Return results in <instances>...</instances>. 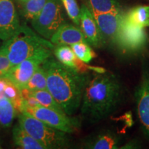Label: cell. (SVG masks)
<instances>
[{
  "label": "cell",
  "instance_id": "e0dca14e",
  "mask_svg": "<svg viewBox=\"0 0 149 149\" xmlns=\"http://www.w3.org/2000/svg\"><path fill=\"white\" fill-rule=\"evenodd\" d=\"M13 138L15 144L20 148L45 149V147L29 135L19 124L15 126L13 129Z\"/></svg>",
  "mask_w": 149,
  "mask_h": 149
},
{
  "label": "cell",
  "instance_id": "ac0fdd59",
  "mask_svg": "<svg viewBox=\"0 0 149 149\" xmlns=\"http://www.w3.org/2000/svg\"><path fill=\"white\" fill-rule=\"evenodd\" d=\"M88 6L93 15L123 11L117 0H88Z\"/></svg>",
  "mask_w": 149,
  "mask_h": 149
},
{
  "label": "cell",
  "instance_id": "9c48e42d",
  "mask_svg": "<svg viewBox=\"0 0 149 149\" xmlns=\"http://www.w3.org/2000/svg\"><path fill=\"white\" fill-rule=\"evenodd\" d=\"M21 26L14 0H0V40L10 39L19 31Z\"/></svg>",
  "mask_w": 149,
  "mask_h": 149
},
{
  "label": "cell",
  "instance_id": "9a60e30c",
  "mask_svg": "<svg viewBox=\"0 0 149 149\" xmlns=\"http://www.w3.org/2000/svg\"><path fill=\"white\" fill-rule=\"evenodd\" d=\"M121 138L111 131H104L88 141L85 146L92 149H117L122 146Z\"/></svg>",
  "mask_w": 149,
  "mask_h": 149
},
{
  "label": "cell",
  "instance_id": "d4e9b609",
  "mask_svg": "<svg viewBox=\"0 0 149 149\" xmlns=\"http://www.w3.org/2000/svg\"><path fill=\"white\" fill-rule=\"evenodd\" d=\"M13 66L2 48H0V78H4Z\"/></svg>",
  "mask_w": 149,
  "mask_h": 149
},
{
  "label": "cell",
  "instance_id": "ba28073f",
  "mask_svg": "<svg viewBox=\"0 0 149 149\" xmlns=\"http://www.w3.org/2000/svg\"><path fill=\"white\" fill-rule=\"evenodd\" d=\"M137 113L143 133L149 141V71L143 70L135 91Z\"/></svg>",
  "mask_w": 149,
  "mask_h": 149
},
{
  "label": "cell",
  "instance_id": "7a4b0ae2",
  "mask_svg": "<svg viewBox=\"0 0 149 149\" xmlns=\"http://www.w3.org/2000/svg\"><path fill=\"white\" fill-rule=\"evenodd\" d=\"M42 65L46 72L47 90L64 113L71 116L80 108L91 74L64 66L52 57Z\"/></svg>",
  "mask_w": 149,
  "mask_h": 149
},
{
  "label": "cell",
  "instance_id": "7402d4cb",
  "mask_svg": "<svg viewBox=\"0 0 149 149\" xmlns=\"http://www.w3.org/2000/svg\"><path fill=\"white\" fill-rule=\"evenodd\" d=\"M47 0H28L22 4V15L27 20L36 17L45 6Z\"/></svg>",
  "mask_w": 149,
  "mask_h": 149
},
{
  "label": "cell",
  "instance_id": "30bf717a",
  "mask_svg": "<svg viewBox=\"0 0 149 149\" xmlns=\"http://www.w3.org/2000/svg\"><path fill=\"white\" fill-rule=\"evenodd\" d=\"M46 59H48L36 57L24 60L13 66L4 78L10 80L19 90L25 88L37 67Z\"/></svg>",
  "mask_w": 149,
  "mask_h": 149
},
{
  "label": "cell",
  "instance_id": "8fae6325",
  "mask_svg": "<svg viewBox=\"0 0 149 149\" xmlns=\"http://www.w3.org/2000/svg\"><path fill=\"white\" fill-rule=\"evenodd\" d=\"M124 13H108L93 15L104 42L115 44V40L124 19Z\"/></svg>",
  "mask_w": 149,
  "mask_h": 149
},
{
  "label": "cell",
  "instance_id": "484cf974",
  "mask_svg": "<svg viewBox=\"0 0 149 149\" xmlns=\"http://www.w3.org/2000/svg\"><path fill=\"white\" fill-rule=\"evenodd\" d=\"M7 84L6 78H0V96L4 95L3 92Z\"/></svg>",
  "mask_w": 149,
  "mask_h": 149
},
{
  "label": "cell",
  "instance_id": "4fadbf2b",
  "mask_svg": "<svg viewBox=\"0 0 149 149\" xmlns=\"http://www.w3.org/2000/svg\"><path fill=\"white\" fill-rule=\"evenodd\" d=\"M53 53L55 57L59 62L64 66L74 68L79 71L86 72V69L93 70L97 72H102L106 71L102 68H98L95 66H88L84 64V62L78 59L74 53L70 46L58 45L55 46L53 49Z\"/></svg>",
  "mask_w": 149,
  "mask_h": 149
},
{
  "label": "cell",
  "instance_id": "7c38bea8",
  "mask_svg": "<svg viewBox=\"0 0 149 149\" xmlns=\"http://www.w3.org/2000/svg\"><path fill=\"white\" fill-rule=\"evenodd\" d=\"M80 26L88 44L94 48H100L104 44L94 16L88 7L83 4L80 8Z\"/></svg>",
  "mask_w": 149,
  "mask_h": 149
},
{
  "label": "cell",
  "instance_id": "5b68a950",
  "mask_svg": "<svg viewBox=\"0 0 149 149\" xmlns=\"http://www.w3.org/2000/svg\"><path fill=\"white\" fill-rule=\"evenodd\" d=\"M64 22L60 0H47L40 13L31 20L33 29L46 40H50Z\"/></svg>",
  "mask_w": 149,
  "mask_h": 149
},
{
  "label": "cell",
  "instance_id": "603a6c76",
  "mask_svg": "<svg viewBox=\"0 0 149 149\" xmlns=\"http://www.w3.org/2000/svg\"><path fill=\"white\" fill-rule=\"evenodd\" d=\"M78 59L88 64L95 57V54L88 43L78 42L70 46Z\"/></svg>",
  "mask_w": 149,
  "mask_h": 149
},
{
  "label": "cell",
  "instance_id": "2e32d148",
  "mask_svg": "<svg viewBox=\"0 0 149 149\" xmlns=\"http://www.w3.org/2000/svg\"><path fill=\"white\" fill-rule=\"evenodd\" d=\"M124 21L134 26L149 27V6H137L124 15Z\"/></svg>",
  "mask_w": 149,
  "mask_h": 149
},
{
  "label": "cell",
  "instance_id": "cb8c5ba5",
  "mask_svg": "<svg viewBox=\"0 0 149 149\" xmlns=\"http://www.w3.org/2000/svg\"><path fill=\"white\" fill-rule=\"evenodd\" d=\"M67 15L75 25L80 24V8L76 0H60Z\"/></svg>",
  "mask_w": 149,
  "mask_h": 149
},
{
  "label": "cell",
  "instance_id": "6da1fadb",
  "mask_svg": "<svg viewBox=\"0 0 149 149\" xmlns=\"http://www.w3.org/2000/svg\"><path fill=\"white\" fill-rule=\"evenodd\" d=\"M124 97L122 81L111 72H95L91 74L81 108V118L91 123L105 120L122 104Z\"/></svg>",
  "mask_w": 149,
  "mask_h": 149
},
{
  "label": "cell",
  "instance_id": "83f0119b",
  "mask_svg": "<svg viewBox=\"0 0 149 149\" xmlns=\"http://www.w3.org/2000/svg\"><path fill=\"white\" fill-rule=\"evenodd\" d=\"M0 148H1V146H0Z\"/></svg>",
  "mask_w": 149,
  "mask_h": 149
},
{
  "label": "cell",
  "instance_id": "52a82bcc",
  "mask_svg": "<svg viewBox=\"0 0 149 149\" xmlns=\"http://www.w3.org/2000/svg\"><path fill=\"white\" fill-rule=\"evenodd\" d=\"M148 37L145 29L134 26L124 21L117 33L115 44L126 53H137L146 47Z\"/></svg>",
  "mask_w": 149,
  "mask_h": 149
},
{
  "label": "cell",
  "instance_id": "3957f363",
  "mask_svg": "<svg viewBox=\"0 0 149 149\" xmlns=\"http://www.w3.org/2000/svg\"><path fill=\"white\" fill-rule=\"evenodd\" d=\"M55 45L51 42L38 36L26 26H21L19 31L4 41L2 48L13 66L26 59L41 57H52Z\"/></svg>",
  "mask_w": 149,
  "mask_h": 149
},
{
  "label": "cell",
  "instance_id": "4316f807",
  "mask_svg": "<svg viewBox=\"0 0 149 149\" xmlns=\"http://www.w3.org/2000/svg\"><path fill=\"white\" fill-rule=\"evenodd\" d=\"M16 1H17V2L19 3V4L22 5V4H23V3H25L26 1H27L28 0H16Z\"/></svg>",
  "mask_w": 149,
  "mask_h": 149
},
{
  "label": "cell",
  "instance_id": "8992f818",
  "mask_svg": "<svg viewBox=\"0 0 149 149\" xmlns=\"http://www.w3.org/2000/svg\"><path fill=\"white\" fill-rule=\"evenodd\" d=\"M23 112L29 113L51 127L68 134L74 133L80 126L77 118L41 105L34 108H25Z\"/></svg>",
  "mask_w": 149,
  "mask_h": 149
},
{
  "label": "cell",
  "instance_id": "5bb4252c",
  "mask_svg": "<svg viewBox=\"0 0 149 149\" xmlns=\"http://www.w3.org/2000/svg\"><path fill=\"white\" fill-rule=\"evenodd\" d=\"M50 40L55 46H71L78 42L88 43L81 29L65 22L59 27Z\"/></svg>",
  "mask_w": 149,
  "mask_h": 149
},
{
  "label": "cell",
  "instance_id": "d6986e66",
  "mask_svg": "<svg viewBox=\"0 0 149 149\" xmlns=\"http://www.w3.org/2000/svg\"><path fill=\"white\" fill-rule=\"evenodd\" d=\"M18 113L12 102L4 95L0 96V125L8 127Z\"/></svg>",
  "mask_w": 149,
  "mask_h": 149
},
{
  "label": "cell",
  "instance_id": "ffe728a7",
  "mask_svg": "<svg viewBox=\"0 0 149 149\" xmlns=\"http://www.w3.org/2000/svg\"><path fill=\"white\" fill-rule=\"evenodd\" d=\"M25 88L31 91L47 90L46 72L42 64L37 67L32 77L29 79Z\"/></svg>",
  "mask_w": 149,
  "mask_h": 149
},
{
  "label": "cell",
  "instance_id": "277c9868",
  "mask_svg": "<svg viewBox=\"0 0 149 149\" xmlns=\"http://www.w3.org/2000/svg\"><path fill=\"white\" fill-rule=\"evenodd\" d=\"M18 122L29 135L45 147V149L64 148L69 145L68 133L48 126L26 112L19 115Z\"/></svg>",
  "mask_w": 149,
  "mask_h": 149
},
{
  "label": "cell",
  "instance_id": "44dd1931",
  "mask_svg": "<svg viewBox=\"0 0 149 149\" xmlns=\"http://www.w3.org/2000/svg\"><path fill=\"white\" fill-rule=\"evenodd\" d=\"M31 93L33 97H35V99L42 107L50 108V109H54L55 111L64 113L60 105L57 103L48 90L31 91Z\"/></svg>",
  "mask_w": 149,
  "mask_h": 149
}]
</instances>
